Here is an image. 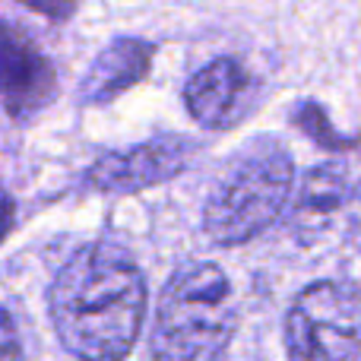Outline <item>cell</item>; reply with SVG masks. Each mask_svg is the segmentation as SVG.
Instances as JSON below:
<instances>
[{
  "instance_id": "5b68a950",
  "label": "cell",
  "mask_w": 361,
  "mask_h": 361,
  "mask_svg": "<svg viewBox=\"0 0 361 361\" xmlns=\"http://www.w3.org/2000/svg\"><path fill=\"white\" fill-rule=\"evenodd\" d=\"M54 89L57 76L51 61L23 29L0 19V102L6 111L16 118L35 114L54 99Z\"/></svg>"
},
{
  "instance_id": "7c38bea8",
  "label": "cell",
  "mask_w": 361,
  "mask_h": 361,
  "mask_svg": "<svg viewBox=\"0 0 361 361\" xmlns=\"http://www.w3.org/2000/svg\"><path fill=\"white\" fill-rule=\"evenodd\" d=\"M345 228H349L352 244L361 250V184L345 200Z\"/></svg>"
},
{
  "instance_id": "9c48e42d",
  "label": "cell",
  "mask_w": 361,
  "mask_h": 361,
  "mask_svg": "<svg viewBox=\"0 0 361 361\" xmlns=\"http://www.w3.org/2000/svg\"><path fill=\"white\" fill-rule=\"evenodd\" d=\"M345 200V178L336 169H314L305 178L292 206V228L301 238H314L333 222Z\"/></svg>"
},
{
  "instance_id": "30bf717a",
  "label": "cell",
  "mask_w": 361,
  "mask_h": 361,
  "mask_svg": "<svg viewBox=\"0 0 361 361\" xmlns=\"http://www.w3.org/2000/svg\"><path fill=\"white\" fill-rule=\"evenodd\" d=\"M23 6L42 13V16L54 19V23H67L76 10H80V0H19Z\"/></svg>"
},
{
  "instance_id": "7a4b0ae2",
  "label": "cell",
  "mask_w": 361,
  "mask_h": 361,
  "mask_svg": "<svg viewBox=\"0 0 361 361\" xmlns=\"http://www.w3.org/2000/svg\"><path fill=\"white\" fill-rule=\"evenodd\" d=\"M235 320V298L222 269L212 263L184 267L159 298L152 361H222Z\"/></svg>"
},
{
  "instance_id": "277c9868",
  "label": "cell",
  "mask_w": 361,
  "mask_h": 361,
  "mask_svg": "<svg viewBox=\"0 0 361 361\" xmlns=\"http://www.w3.org/2000/svg\"><path fill=\"white\" fill-rule=\"evenodd\" d=\"M361 352V286L324 279L295 298L286 317L288 361H352Z\"/></svg>"
},
{
  "instance_id": "6da1fadb",
  "label": "cell",
  "mask_w": 361,
  "mask_h": 361,
  "mask_svg": "<svg viewBox=\"0 0 361 361\" xmlns=\"http://www.w3.org/2000/svg\"><path fill=\"white\" fill-rule=\"evenodd\" d=\"M143 314L146 279L114 244L76 250L51 288L54 330L80 361H124L143 330Z\"/></svg>"
},
{
  "instance_id": "3957f363",
  "label": "cell",
  "mask_w": 361,
  "mask_h": 361,
  "mask_svg": "<svg viewBox=\"0 0 361 361\" xmlns=\"http://www.w3.org/2000/svg\"><path fill=\"white\" fill-rule=\"evenodd\" d=\"M292 193V159L267 143L250 149L216 184L206 203V235L216 244H244L279 219Z\"/></svg>"
},
{
  "instance_id": "ba28073f",
  "label": "cell",
  "mask_w": 361,
  "mask_h": 361,
  "mask_svg": "<svg viewBox=\"0 0 361 361\" xmlns=\"http://www.w3.org/2000/svg\"><path fill=\"white\" fill-rule=\"evenodd\" d=\"M152 44L143 38H114L89 67L82 80V102L86 105H105L118 99L130 86H137L152 63Z\"/></svg>"
},
{
  "instance_id": "8fae6325",
  "label": "cell",
  "mask_w": 361,
  "mask_h": 361,
  "mask_svg": "<svg viewBox=\"0 0 361 361\" xmlns=\"http://www.w3.org/2000/svg\"><path fill=\"white\" fill-rule=\"evenodd\" d=\"M0 361H23V345H19V333L13 326L10 314L0 307Z\"/></svg>"
},
{
  "instance_id": "8992f818",
  "label": "cell",
  "mask_w": 361,
  "mask_h": 361,
  "mask_svg": "<svg viewBox=\"0 0 361 361\" xmlns=\"http://www.w3.org/2000/svg\"><path fill=\"white\" fill-rule=\"evenodd\" d=\"M193 156V146L180 137L152 140V143L133 146L127 152H111L102 156L99 162L89 169V184L102 187V190H143V187L162 184V180L175 178L178 171L187 169Z\"/></svg>"
},
{
  "instance_id": "52a82bcc",
  "label": "cell",
  "mask_w": 361,
  "mask_h": 361,
  "mask_svg": "<svg viewBox=\"0 0 361 361\" xmlns=\"http://www.w3.org/2000/svg\"><path fill=\"white\" fill-rule=\"evenodd\" d=\"M247 92H250L247 70L235 57H219V61L206 63L203 70H197L190 76V82L184 89V102L187 111L203 127L222 130V127L235 124Z\"/></svg>"
}]
</instances>
